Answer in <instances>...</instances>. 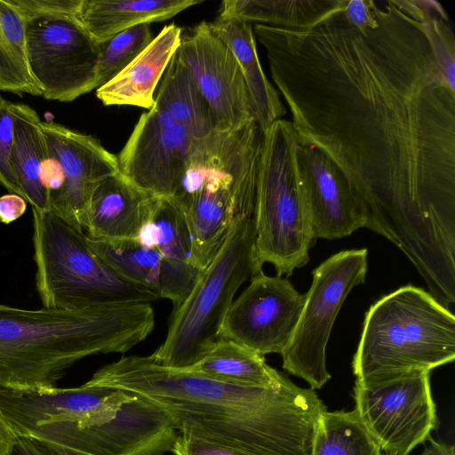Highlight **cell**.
Here are the masks:
<instances>
[{"mask_svg": "<svg viewBox=\"0 0 455 455\" xmlns=\"http://www.w3.org/2000/svg\"><path fill=\"white\" fill-rule=\"evenodd\" d=\"M360 32L342 12L307 30L254 24L299 140L341 172L365 225L426 282L455 270V87L425 0L376 4Z\"/></svg>", "mask_w": 455, "mask_h": 455, "instance_id": "6da1fadb", "label": "cell"}, {"mask_svg": "<svg viewBox=\"0 0 455 455\" xmlns=\"http://www.w3.org/2000/svg\"><path fill=\"white\" fill-rule=\"evenodd\" d=\"M134 394L161 408L180 434L258 455H311L325 405L312 388L285 375L268 387L217 380L157 363L150 355L123 356L84 383Z\"/></svg>", "mask_w": 455, "mask_h": 455, "instance_id": "7a4b0ae2", "label": "cell"}, {"mask_svg": "<svg viewBox=\"0 0 455 455\" xmlns=\"http://www.w3.org/2000/svg\"><path fill=\"white\" fill-rule=\"evenodd\" d=\"M150 303L83 311L0 304V387L44 391L77 361L124 353L152 332Z\"/></svg>", "mask_w": 455, "mask_h": 455, "instance_id": "3957f363", "label": "cell"}, {"mask_svg": "<svg viewBox=\"0 0 455 455\" xmlns=\"http://www.w3.org/2000/svg\"><path fill=\"white\" fill-rule=\"evenodd\" d=\"M454 359V315L429 292L409 284L370 307L352 369L355 380L367 383L431 371Z\"/></svg>", "mask_w": 455, "mask_h": 455, "instance_id": "277c9868", "label": "cell"}, {"mask_svg": "<svg viewBox=\"0 0 455 455\" xmlns=\"http://www.w3.org/2000/svg\"><path fill=\"white\" fill-rule=\"evenodd\" d=\"M32 212L36 283L44 307L83 311L158 299L100 258L84 232L50 210Z\"/></svg>", "mask_w": 455, "mask_h": 455, "instance_id": "5b68a950", "label": "cell"}, {"mask_svg": "<svg viewBox=\"0 0 455 455\" xmlns=\"http://www.w3.org/2000/svg\"><path fill=\"white\" fill-rule=\"evenodd\" d=\"M255 238L253 217L234 221L220 250L182 304L173 310L164 341L150 355L157 363L187 370L220 339L237 290L262 271Z\"/></svg>", "mask_w": 455, "mask_h": 455, "instance_id": "8992f818", "label": "cell"}, {"mask_svg": "<svg viewBox=\"0 0 455 455\" xmlns=\"http://www.w3.org/2000/svg\"><path fill=\"white\" fill-rule=\"evenodd\" d=\"M291 121L279 119L263 132L253 220L259 262L277 276H290L309 260L315 240L303 196Z\"/></svg>", "mask_w": 455, "mask_h": 455, "instance_id": "52a82bcc", "label": "cell"}, {"mask_svg": "<svg viewBox=\"0 0 455 455\" xmlns=\"http://www.w3.org/2000/svg\"><path fill=\"white\" fill-rule=\"evenodd\" d=\"M367 249L339 251L312 272V283L294 332L282 352L283 368L320 389L331 379L325 352L339 311L350 291L363 283Z\"/></svg>", "mask_w": 455, "mask_h": 455, "instance_id": "ba28073f", "label": "cell"}, {"mask_svg": "<svg viewBox=\"0 0 455 455\" xmlns=\"http://www.w3.org/2000/svg\"><path fill=\"white\" fill-rule=\"evenodd\" d=\"M430 371L360 382L354 387L355 410L384 455H409L437 427Z\"/></svg>", "mask_w": 455, "mask_h": 455, "instance_id": "9c48e42d", "label": "cell"}, {"mask_svg": "<svg viewBox=\"0 0 455 455\" xmlns=\"http://www.w3.org/2000/svg\"><path fill=\"white\" fill-rule=\"evenodd\" d=\"M31 73L49 100L70 102L96 89L98 43L76 17L26 23Z\"/></svg>", "mask_w": 455, "mask_h": 455, "instance_id": "30bf717a", "label": "cell"}, {"mask_svg": "<svg viewBox=\"0 0 455 455\" xmlns=\"http://www.w3.org/2000/svg\"><path fill=\"white\" fill-rule=\"evenodd\" d=\"M196 134L165 111L153 107L143 113L117 157L121 174L156 197H172Z\"/></svg>", "mask_w": 455, "mask_h": 455, "instance_id": "8fae6325", "label": "cell"}, {"mask_svg": "<svg viewBox=\"0 0 455 455\" xmlns=\"http://www.w3.org/2000/svg\"><path fill=\"white\" fill-rule=\"evenodd\" d=\"M305 302V294L287 278L263 271L233 301L220 338L233 340L260 355L282 354L289 343Z\"/></svg>", "mask_w": 455, "mask_h": 455, "instance_id": "7c38bea8", "label": "cell"}, {"mask_svg": "<svg viewBox=\"0 0 455 455\" xmlns=\"http://www.w3.org/2000/svg\"><path fill=\"white\" fill-rule=\"evenodd\" d=\"M177 52L210 108L213 130L232 131L255 120L240 66L210 22L182 34Z\"/></svg>", "mask_w": 455, "mask_h": 455, "instance_id": "4fadbf2b", "label": "cell"}, {"mask_svg": "<svg viewBox=\"0 0 455 455\" xmlns=\"http://www.w3.org/2000/svg\"><path fill=\"white\" fill-rule=\"evenodd\" d=\"M49 150L60 161L63 185L49 210L83 232L92 196L105 179L120 172L116 156L94 137L53 121H42Z\"/></svg>", "mask_w": 455, "mask_h": 455, "instance_id": "5bb4252c", "label": "cell"}, {"mask_svg": "<svg viewBox=\"0 0 455 455\" xmlns=\"http://www.w3.org/2000/svg\"><path fill=\"white\" fill-rule=\"evenodd\" d=\"M171 199L182 211L190 234L192 265L204 270L225 243L242 210L237 175L219 169L175 193Z\"/></svg>", "mask_w": 455, "mask_h": 455, "instance_id": "9a60e30c", "label": "cell"}, {"mask_svg": "<svg viewBox=\"0 0 455 455\" xmlns=\"http://www.w3.org/2000/svg\"><path fill=\"white\" fill-rule=\"evenodd\" d=\"M297 160L314 238H342L364 228L363 211L339 169L320 150L299 140Z\"/></svg>", "mask_w": 455, "mask_h": 455, "instance_id": "2e32d148", "label": "cell"}, {"mask_svg": "<svg viewBox=\"0 0 455 455\" xmlns=\"http://www.w3.org/2000/svg\"><path fill=\"white\" fill-rule=\"evenodd\" d=\"M93 251L121 275L141 285L158 299H167L178 308L189 294L203 270L169 258L136 239L113 242L88 238Z\"/></svg>", "mask_w": 455, "mask_h": 455, "instance_id": "e0dca14e", "label": "cell"}, {"mask_svg": "<svg viewBox=\"0 0 455 455\" xmlns=\"http://www.w3.org/2000/svg\"><path fill=\"white\" fill-rule=\"evenodd\" d=\"M157 199L135 187L121 172L110 176L92 196L84 230L88 238L97 241L136 239Z\"/></svg>", "mask_w": 455, "mask_h": 455, "instance_id": "ac0fdd59", "label": "cell"}, {"mask_svg": "<svg viewBox=\"0 0 455 455\" xmlns=\"http://www.w3.org/2000/svg\"><path fill=\"white\" fill-rule=\"evenodd\" d=\"M182 28L164 26L150 44L117 76L96 89L105 105H127L151 109L155 92L172 56L178 50Z\"/></svg>", "mask_w": 455, "mask_h": 455, "instance_id": "d6986e66", "label": "cell"}, {"mask_svg": "<svg viewBox=\"0 0 455 455\" xmlns=\"http://www.w3.org/2000/svg\"><path fill=\"white\" fill-rule=\"evenodd\" d=\"M210 24L235 55L247 86L255 121L264 132L274 122L282 119L286 108L279 92L263 72L252 25L239 18L220 13Z\"/></svg>", "mask_w": 455, "mask_h": 455, "instance_id": "ffe728a7", "label": "cell"}, {"mask_svg": "<svg viewBox=\"0 0 455 455\" xmlns=\"http://www.w3.org/2000/svg\"><path fill=\"white\" fill-rule=\"evenodd\" d=\"M201 0H83L76 16L97 42L140 24L169 20Z\"/></svg>", "mask_w": 455, "mask_h": 455, "instance_id": "44dd1931", "label": "cell"}, {"mask_svg": "<svg viewBox=\"0 0 455 455\" xmlns=\"http://www.w3.org/2000/svg\"><path fill=\"white\" fill-rule=\"evenodd\" d=\"M14 143L11 164L22 197L32 208L49 210L48 193L42 185L41 172L48 156L42 130V120L36 111L24 103L12 102Z\"/></svg>", "mask_w": 455, "mask_h": 455, "instance_id": "7402d4cb", "label": "cell"}, {"mask_svg": "<svg viewBox=\"0 0 455 455\" xmlns=\"http://www.w3.org/2000/svg\"><path fill=\"white\" fill-rule=\"evenodd\" d=\"M347 0H226L220 14L289 30L310 29L344 10Z\"/></svg>", "mask_w": 455, "mask_h": 455, "instance_id": "603a6c76", "label": "cell"}, {"mask_svg": "<svg viewBox=\"0 0 455 455\" xmlns=\"http://www.w3.org/2000/svg\"><path fill=\"white\" fill-rule=\"evenodd\" d=\"M155 107L199 136L213 130L210 108L178 52L170 60L155 92Z\"/></svg>", "mask_w": 455, "mask_h": 455, "instance_id": "cb8c5ba5", "label": "cell"}, {"mask_svg": "<svg viewBox=\"0 0 455 455\" xmlns=\"http://www.w3.org/2000/svg\"><path fill=\"white\" fill-rule=\"evenodd\" d=\"M187 370L217 380L254 387L272 386L283 375L267 365L263 355L223 338Z\"/></svg>", "mask_w": 455, "mask_h": 455, "instance_id": "d4e9b609", "label": "cell"}, {"mask_svg": "<svg viewBox=\"0 0 455 455\" xmlns=\"http://www.w3.org/2000/svg\"><path fill=\"white\" fill-rule=\"evenodd\" d=\"M0 91L42 95L29 67L26 22L5 0H0Z\"/></svg>", "mask_w": 455, "mask_h": 455, "instance_id": "484cf974", "label": "cell"}, {"mask_svg": "<svg viewBox=\"0 0 455 455\" xmlns=\"http://www.w3.org/2000/svg\"><path fill=\"white\" fill-rule=\"evenodd\" d=\"M311 455L384 454L355 410H326L320 417Z\"/></svg>", "mask_w": 455, "mask_h": 455, "instance_id": "4316f807", "label": "cell"}, {"mask_svg": "<svg viewBox=\"0 0 455 455\" xmlns=\"http://www.w3.org/2000/svg\"><path fill=\"white\" fill-rule=\"evenodd\" d=\"M136 240L169 258L192 264L191 238L185 216L169 197H158Z\"/></svg>", "mask_w": 455, "mask_h": 455, "instance_id": "83f0119b", "label": "cell"}, {"mask_svg": "<svg viewBox=\"0 0 455 455\" xmlns=\"http://www.w3.org/2000/svg\"><path fill=\"white\" fill-rule=\"evenodd\" d=\"M150 24H140L98 43L96 89L127 67L153 40Z\"/></svg>", "mask_w": 455, "mask_h": 455, "instance_id": "f1b7e54d", "label": "cell"}, {"mask_svg": "<svg viewBox=\"0 0 455 455\" xmlns=\"http://www.w3.org/2000/svg\"><path fill=\"white\" fill-rule=\"evenodd\" d=\"M13 143L14 118L12 102L0 95V185L11 193L22 196L11 164Z\"/></svg>", "mask_w": 455, "mask_h": 455, "instance_id": "f546056e", "label": "cell"}, {"mask_svg": "<svg viewBox=\"0 0 455 455\" xmlns=\"http://www.w3.org/2000/svg\"><path fill=\"white\" fill-rule=\"evenodd\" d=\"M26 23L44 18L76 17L83 0H5Z\"/></svg>", "mask_w": 455, "mask_h": 455, "instance_id": "4dcf8cb0", "label": "cell"}, {"mask_svg": "<svg viewBox=\"0 0 455 455\" xmlns=\"http://www.w3.org/2000/svg\"><path fill=\"white\" fill-rule=\"evenodd\" d=\"M174 455H258L189 434H180L172 444Z\"/></svg>", "mask_w": 455, "mask_h": 455, "instance_id": "1f68e13d", "label": "cell"}, {"mask_svg": "<svg viewBox=\"0 0 455 455\" xmlns=\"http://www.w3.org/2000/svg\"><path fill=\"white\" fill-rule=\"evenodd\" d=\"M375 8L376 3L372 0H347L342 14L349 24L363 32L378 25Z\"/></svg>", "mask_w": 455, "mask_h": 455, "instance_id": "d6a6232c", "label": "cell"}, {"mask_svg": "<svg viewBox=\"0 0 455 455\" xmlns=\"http://www.w3.org/2000/svg\"><path fill=\"white\" fill-rule=\"evenodd\" d=\"M8 455H64L60 451L37 439L16 435Z\"/></svg>", "mask_w": 455, "mask_h": 455, "instance_id": "836d02e7", "label": "cell"}, {"mask_svg": "<svg viewBox=\"0 0 455 455\" xmlns=\"http://www.w3.org/2000/svg\"><path fill=\"white\" fill-rule=\"evenodd\" d=\"M27 208L26 200L13 193L0 196V222L10 224L23 215Z\"/></svg>", "mask_w": 455, "mask_h": 455, "instance_id": "e575fe53", "label": "cell"}, {"mask_svg": "<svg viewBox=\"0 0 455 455\" xmlns=\"http://www.w3.org/2000/svg\"><path fill=\"white\" fill-rule=\"evenodd\" d=\"M16 435L0 412V455H8Z\"/></svg>", "mask_w": 455, "mask_h": 455, "instance_id": "d590c367", "label": "cell"}, {"mask_svg": "<svg viewBox=\"0 0 455 455\" xmlns=\"http://www.w3.org/2000/svg\"><path fill=\"white\" fill-rule=\"evenodd\" d=\"M429 445L424 450L421 455H455L453 445L443 442H437L428 437Z\"/></svg>", "mask_w": 455, "mask_h": 455, "instance_id": "8d00e7d4", "label": "cell"}]
</instances>
